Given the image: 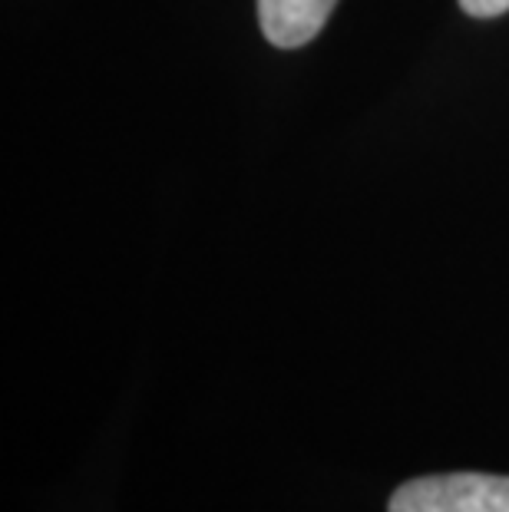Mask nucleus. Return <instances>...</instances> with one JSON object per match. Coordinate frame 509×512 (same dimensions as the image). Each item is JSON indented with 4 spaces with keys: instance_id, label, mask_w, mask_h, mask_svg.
Here are the masks:
<instances>
[{
    "instance_id": "nucleus-1",
    "label": "nucleus",
    "mask_w": 509,
    "mask_h": 512,
    "mask_svg": "<svg viewBox=\"0 0 509 512\" xmlns=\"http://www.w3.org/2000/svg\"><path fill=\"white\" fill-rule=\"evenodd\" d=\"M391 512H509V476L447 473L410 479L391 496Z\"/></svg>"
},
{
    "instance_id": "nucleus-2",
    "label": "nucleus",
    "mask_w": 509,
    "mask_h": 512,
    "mask_svg": "<svg viewBox=\"0 0 509 512\" xmlns=\"http://www.w3.org/2000/svg\"><path fill=\"white\" fill-rule=\"evenodd\" d=\"M338 0H258V24L281 50L305 47L321 34Z\"/></svg>"
},
{
    "instance_id": "nucleus-3",
    "label": "nucleus",
    "mask_w": 509,
    "mask_h": 512,
    "mask_svg": "<svg viewBox=\"0 0 509 512\" xmlns=\"http://www.w3.org/2000/svg\"><path fill=\"white\" fill-rule=\"evenodd\" d=\"M460 7H463V14H470V17H500L509 10V0H460Z\"/></svg>"
}]
</instances>
